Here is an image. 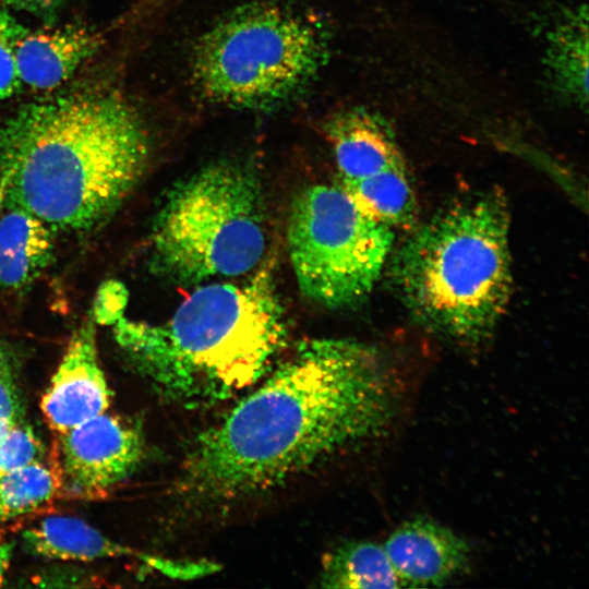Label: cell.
<instances>
[{"label":"cell","mask_w":589,"mask_h":589,"mask_svg":"<svg viewBox=\"0 0 589 589\" xmlns=\"http://www.w3.org/2000/svg\"><path fill=\"white\" fill-rule=\"evenodd\" d=\"M399 385L382 353L350 338L302 342L194 441L179 479L187 502L216 505L274 488L320 459L381 436Z\"/></svg>","instance_id":"6da1fadb"},{"label":"cell","mask_w":589,"mask_h":589,"mask_svg":"<svg viewBox=\"0 0 589 589\" xmlns=\"http://www.w3.org/2000/svg\"><path fill=\"white\" fill-rule=\"evenodd\" d=\"M149 143L136 109L111 89L28 104L0 121V209L85 231L107 220L141 179Z\"/></svg>","instance_id":"7a4b0ae2"},{"label":"cell","mask_w":589,"mask_h":589,"mask_svg":"<svg viewBox=\"0 0 589 589\" xmlns=\"http://www.w3.org/2000/svg\"><path fill=\"white\" fill-rule=\"evenodd\" d=\"M118 345L134 368L170 399L227 398L253 385L287 337L272 271L238 283L201 286L158 324L121 317Z\"/></svg>","instance_id":"3957f363"},{"label":"cell","mask_w":589,"mask_h":589,"mask_svg":"<svg viewBox=\"0 0 589 589\" xmlns=\"http://www.w3.org/2000/svg\"><path fill=\"white\" fill-rule=\"evenodd\" d=\"M509 215L501 191L459 199L419 227L395 254L393 284L430 330L462 344L493 333L508 304Z\"/></svg>","instance_id":"277c9868"},{"label":"cell","mask_w":589,"mask_h":589,"mask_svg":"<svg viewBox=\"0 0 589 589\" xmlns=\"http://www.w3.org/2000/svg\"><path fill=\"white\" fill-rule=\"evenodd\" d=\"M327 31L309 13L274 2L241 5L197 39L191 81L205 100L268 110L303 92L325 64Z\"/></svg>","instance_id":"5b68a950"},{"label":"cell","mask_w":589,"mask_h":589,"mask_svg":"<svg viewBox=\"0 0 589 589\" xmlns=\"http://www.w3.org/2000/svg\"><path fill=\"white\" fill-rule=\"evenodd\" d=\"M266 247L257 173L237 161L209 164L178 181L154 218L153 269L179 284L251 273Z\"/></svg>","instance_id":"8992f818"},{"label":"cell","mask_w":589,"mask_h":589,"mask_svg":"<svg viewBox=\"0 0 589 589\" xmlns=\"http://www.w3.org/2000/svg\"><path fill=\"white\" fill-rule=\"evenodd\" d=\"M393 229L368 215L341 188L315 184L294 199L287 242L301 292L339 309L365 298L380 278Z\"/></svg>","instance_id":"52a82bcc"},{"label":"cell","mask_w":589,"mask_h":589,"mask_svg":"<svg viewBox=\"0 0 589 589\" xmlns=\"http://www.w3.org/2000/svg\"><path fill=\"white\" fill-rule=\"evenodd\" d=\"M144 455L142 432L134 422L103 412L57 433L49 455L60 498L100 500L130 476Z\"/></svg>","instance_id":"ba28073f"},{"label":"cell","mask_w":589,"mask_h":589,"mask_svg":"<svg viewBox=\"0 0 589 589\" xmlns=\"http://www.w3.org/2000/svg\"><path fill=\"white\" fill-rule=\"evenodd\" d=\"M111 392L99 364L94 320L77 327L40 401L48 425L65 432L106 412Z\"/></svg>","instance_id":"9c48e42d"},{"label":"cell","mask_w":589,"mask_h":589,"mask_svg":"<svg viewBox=\"0 0 589 589\" xmlns=\"http://www.w3.org/2000/svg\"><path fill=\"white\" fill-rule=\"evenodd\" d=\"M383 548L401 587H441L455 579L470 562L467 541L452 529L414 517L393 530Z\"/></svg>","instance_id":"30bf717a"},{"label":"cell","mask_w":589,"mask_h":589,"mask_svg":"<svg viewBox=\"0 0 589 589\" xmlns=\"http://www.w3.org/2000/svg\"><path fill=\"white\" fill-rule=\"evenodd\" d=\"M26 549L53 560L94 561L106 557H134L171 577L200 575V563H177L140 553L113 542L85 521L70 516H47L22 532Z\"/></svg>","instance_id":"8fae6325"},{"label":"cell","mask_w":589,"mask_h":589,"mask_svg":"<svg viewBox=\"0 0 589 589\" xmlns=\"http://www.w3.org/2000/svg\"><path fill=\"white\" fill-rule=\"evenodd\" d=\"M342 184L406 167L388 124L365 109L338 113L326 127Z\"/></svg>","instance_id":"7c38bea8"},{"label":"cell","mask_w":589,"mask_h":589,"mask_svg":"<svg viewBox=\"0 0 589 589\" xmlns=\"http://www.w3.org/2000/svg\"><path fill=\"white\" fill-rule=\"evenodd\" d=\"M100 47V38L83 26L23 29L15 46L20 82L34 91H50L68 79Z\"/></svg>","instance_id":"4fadbf2b"},{"label":"cell","mask_w":589,"mask_h":589,"mask_svg":"<svg viewBox=\"0 0 589 589\" xmlns=\"http://www.w3.org/2000/svg\"><path fill=\"white\" fill-rule=\"evenodd\" d=\"M4 212L0 218V289H19L50 264L55 230L25 211Z\"/></svg>","instance_id":"5bb4252c"},{"label":"cell","mask_w":589,"mask_h":589,"mask_svg":"<svg viewBox=\"0 0 589 589\" xmlns=\"http://www.w3.org/2000/svg\"><path fill=\"white\" fill-rule=\"evenodd\" d=\"M321 582L326 588H401L383 544L350 541L330 552Z\"/></svg>","instance_id":"9a60e30c"},{"label":"cell","mask_w":589,"mask_h":589,"mask_svg":"<svg viewBox=\"0 0 589 589\" xmlns=\"http://www.w3.org/2000/svg\"><path fill=\"white\" fill-rule=\"evenodd\" d=\"M342 188L375 220L392 229L413 226L418 206L406 167Z\"/></svg>","instance_id":"2e32d148"},{"label":"cell","mask_w":589,"mask_h":589,"mask_svg":"<svg viewBox=\"0 0 589 589\" xmlns=\"http://www.w3.org/2000/svg\"><path fill=\"white\" fill-rule=\"evenodd\" d=\"M586 12L572 14L553 33L549 59L557 86L580 104L588 98V31Z\"/></svg>","instance_id":"e0dca14e"},{"label":"cell","mask_w":589,"mask_h":589,"mask_svg":"<svg viewBox=\"0 0 589 589\" xmlns=\"http://www.w3.org/2000/svg\"><path fill=\"white\" fill-rule=\"evenodd\" d=\"M57 498L59 482L49 459L0 474V524L38 513Z\"/></svg>","instance_id":"ac0fdd59"},{"label":"cell","mask_w":589,"mask_h":589,"mask_svg":"<svg viewBox=\"0 0 589 589\" xmlns=\"http://www.w3.org/2000/svg\"><path fill=\"white\" fill-rule=\"evenodd\" d=\"M46 448L24 420L13 425L0 440V474L44 460Z\"/></svg>","instance_id":"d6986e66"},{"label":"cell","mask_w":589,"mask_h":589,"mask_svg":"<svg viewBox=\"0 0 589 589\" xmlns=\"http://www.w3.org/2000/svg\"><path fill=\"white\" fill-rule=\"evenodd\" d=\"M23 29L0 4V104L22 88L15 65V46Z\"/></svg>","instance_id":"ffe728a7"},{"label":"cell","mask_w":589,"mask_h":589,"mask_svg":"<svg viewBox=\"0 0 589 589\" xmlns=\"http://www.w3.org/2000/svg\"><path fill=\"white\" fill-rule=\"evenodd\" d=\"M127 303V288L117 280H108L96 294L92 318L99 324L113 325L123 317Z\"/></svg>","instance_id":"44dd1931"},{"label":"cell","mask_w":589,"mask_h":589,"mask_svg":"<svg viewBox=\"0 0 589 589\" xmlns=\"http://www.w3.org/2000/svg\"><path fill=\"white\" fill-rule=\"evenodd\" d=\"M23 420V406L10 364L0 374V440Z\"/></svg>","instance_id":"7402d4cb"},{"label":"cell","mask_w":589,"mask_h":589,"mask_svg":"<svg viewBox=\"0 0 589 589\" xmlns=\"http://www.w3.org/2000/svg\"><path fill=\"white\" fill-rule=\"evenodd\" d=\"M64 0H0V4L43 19H52Z\"/></svg>","instance_id":"603a6c76"},{"label":"cell","mask_w":589,"mask_h":589,"mask_svg":"<svg viewBox=\"0 0 589 589\" xmlns=\"http://www.w3.org/2000/svg\"><path fill=\"white\" fill-rule=\"evenodd\" d=\"M12 555V544L5 541H0V587L3 584L5 573L8 570Z\"/></svg>","instance_id":"cb8c5ba5"},{"label":"cell","mask_w":589,"mask_h":589,"mask_svg":"<svg viewBox=\"0 0 589 589\" xmlns=\"http://www.w3.org/2000/svg\"><path fill=\"white\" fill-rule=\"evenodd\" d=\"M11 363L9 362V359H8V357H7L5 352H4V349L0 345V374Z\"/></svg>","instance_id":"d4e9b609"}]
</instances>
